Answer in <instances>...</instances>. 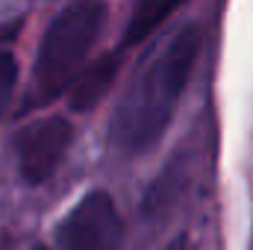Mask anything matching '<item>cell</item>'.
Wrapping results in <instances>:
<instances>
[{"mask_svg": "<svg viewBox=\"0 0 253 250\" xmlns=\"http://www.w3.org/2000/svg\"><path fill=\"white\" fill-rule=\"evenodd\" d=\"M124 224L106 191H88L56 227L59 250H121Z\"/></svg>", "mask_w": 253, "mask_h": 250, "instance_id": "3957f363", "label": "cell"}, {"mask_svg": "<svg viewBox=\"0 0 253 250\" xmlns=\"http://www.w3.org/2000/svg\"><path fill=\"white\" fill-rule=\"evenodd\" d=\"M106 24L103 0H68L50 21L36 56V94L53 100L77 80L85 56L91 53Z\"/></svg>", "mask_w": 253, "mask_h": 250, "instance_id": "7a4b0ae2", "label": "cell"}, {"mask_svg": "<svg viewBox=\"0 0 253 250\" xmlns=\"http://www.w3.org/2000/svg\"><path fill=\"white\" fill-rule=\"evenodd\" d=\"M74 138V126L59 115L42 118L24 126L15 138V156H18V171L30 186H39L50 180V174L59 168L65 150Z\"/></svg>", "mask_w": 253, "mask_h": 250, "instance_id": "277c9868", "label": "cell"}, {"mask_svg": "<svg viewBox=\"0 0 253 250\" xmlns=\"http://www.w3.org/2000/svg\"><path fill=\"white\" fill-rule=\"evenodd\" d=\"M118 68H121V56L118 53H106L97 62H91L85 71H80L77 80L71 83V94H68L71 109L74 112L94 109L106 97V91L112 88V83L118 77Z\"/></svg>", "mask_w": 253, "mask_h": 250, "instance_id": "5b68a950", "label": "cell"}, {"mask_svg": "<svg viewBox=\"0 0 253 250\" xmlns=\"http://www.w3.org/2000/svg\"><path fill=\"white\" fill-rule=\"evenodd\" d=\"M15 83H18V62L9 53H0V115L15 91Z\"/></svg>", "mask_w": 253, "mask_h": 250, "instance_id": "52a82bcc", "label": "cell"}, {"mask_svg": "<svg viewBox=\"0 0 253 250\" xmlns=\"http://www.w3.org/2000/svg\"><path fill=\"white\" fill-rule=\"evenodd\" d=\"M162 250H189V239L186 236H177V239H171Z\"/></svg>", "mask_w": 253, "mask_h": 250, "instance_id": "ba28073f", "label": "cell"}, {"mask_svg": "<svg viewBox=\"0 0 253 250\" xmlns=\"http://www.w3.org/2000/svg\"><path fill=\"white\" fill-rule=\"evenodd\" d=\"M186 0H138L129 24L124 33V44H138L141 39H147L168 15H174Z\"/></svg>", "mask_w": 253, "mask_h": 250, "instance_id": "8992f818", "label": "cell"}, {"mask_svg": "<svg viewBox=\"0 0 253 250\" xmlns=\"http://www.w3.org/2000/svg\"><path fill=\"white\" fill-rule=\"evenodd\" d=\"M200 27L189 24L177 30L159 50H153V56L135 71L112 118V138L121 150L141 153L168 129L200 56Z\"/></svg>", "mask_w": 253, "mask_h": 250, "instance_id": "6da1fadb", "label": "cell"}]
</instances>
